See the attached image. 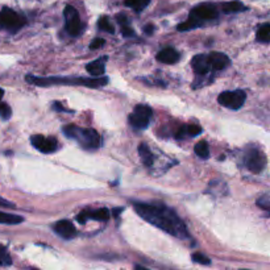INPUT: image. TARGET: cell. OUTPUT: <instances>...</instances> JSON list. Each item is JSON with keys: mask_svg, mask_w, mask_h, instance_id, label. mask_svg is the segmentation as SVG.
Returning <instances> with one entry per match:
<instances>
[{"mask_svg": "<svg viewBox=\"0 0 270 270\" xmlns=\"http://www.w3.org/2000/svg\"><path fill=\"white\" fill-rule=\"evenodd\" d=\"M136 212L145 221L153 224L172 236L178 237L181 240H187L190 235L187 232V227L182 221L181 218L170 207L161 203H143L133 202Z\"/></svg>", "mask_w": 270, "mask_h": 270, "instance_id": "cell-1", "label": "cell"}, {"mask_svg": "<svg viewBox=\"0 0 270 270\" xmlns=\"http://www.w3.org/2000/svg\"><path fill=\"white\" fill-rule=\"evenodd\" d=\"M26 82L36 86H51V85H78L86 87H100L108 83V78H38V76L26 75Z\"/></svg>", "mask_w": 270, "mask_h": 270, "instance_id": "cell-2", "label": "cell"}, {"mask_svg": "<svg viewBox=\"0 0 270 270\" xmlns=\"http://www.w3.org/2000/svg\"><path fill=\"white\" fill-rule=\"evenodd\" d=\"M64 133L66 137L78 141L85 149H98L100 147L101 139L99 133L91 128H79L76 125H66L64 127Z\"/></svg>", "mask_w": 270, "mask_h": 270, "instance_id": "cell-3", "label": "cell"}, {"mask_svg": "<svg viewBox=\"0 0 270 270\" xmlns=\"http://www.w3.org/2000/svg\"><path fill=\"white\" fill-rule=\"evenodd\" d=\"M25 24V17L15 12L13 9L4 7V8L0 11V29L16 32V30L22 29Z\"/></svg>", "mask_w": 270, "mask_h": 270, "instance_id": "cell-4", "label": "cell"}, {"mask_svg": "<svg viewBox=\"0 0 270 270\" xmlns=\"http://www.w3.org/2000/svg\"><path fill=\"white\" fill-rule=\"evenodd\" d=\"M153 118V110L145 104H137L135 111L129 115V124L136 129H145L148 128L149 123Z\"/></svg>", "mask_w": 270, "mask_h": 270, "instance_id": "cell-5", "label": "cell"}, {"mask_svg": "<svg viewBox=\"0 0 270 270\" xmlns=\"http://www.w3.org/2000/svg\"><path fill=\"white\" fill-rule=\"evenodd\" d=\"M246 100V93L243 90H233V91H223L218 97L219 104L227 107L229 110H240Z\"/></svg>", "mask_w": 270, "mask_h": 270, "instance_id": "cell-6", "label": "cell"}, {"mask_svg": "<svg viewBox=\"0 0 270 270\" xmlns=\"http://www.w3.org/2000/svg\"><path fill=\"white\" fill-rule=\"evenodd\" d=\"M65 19H66V30L70 36H79L83 30V25L79 20V13L73 5H66L64 11Z\"/></svg>", "mask_w": 270, "mask_h": 270, "instance_id": "cell-7", "label": "cell"}, {"mask_svg": "<svg viewBox=\"0 0 270 270\" xmlns=\"http://www.w3.org/2000/svg\"><path fill=\"white\" fill-rule=\"evenodd\" d=\"M245 165L249 172H252L253 174H260L265 169L266 158L261 150L253 148L245 154Z\"/></svg>", "mask_w": 270, "mask_h": 270, "instance_id": "cell-8", "label": "cell"}, {"mask_svg": "<svg viewBox=\"0 0 270 270\" xmlns=\"http://www.w3.org/2000/svg\"><path fill=\"white\" fill-rule=\"evenodd\" d=\"M110 210H107L106 207H101L98 210H83L79 215L76 216V220L80 224H85L89 219L98 220V221H107L110 219Z\"/></svg>", "mask_w": 270, "mask_h": 270, "instance_id": "cell-9", "label": "cell"}, {"mask_svg": "<svg viewBox=\"0 0 270 270\" xmlns=\"http://www.w3.org/2000/svg\"><path fill=\"white\" fill-rule=\"evenodd\" d=\"M190 16L198 19L199 22H206V20H212L218 17V11L212 4H200L198 7L191 9Z\"/></svg>", "mask_w": 270, "mask_h": 270, "instance_id": "cell-10", "label": "cell"}, {"mask_svg": "<svg viewBox=\"0 0 270 270\" xmlns=\"http://www.w3.org/2000/svg\"><path fill=\"white\" fill-rule=\"evenodd\" d=\"M54 232L58 235V236L64 237L65 240H70L76 235L75 227L73 225V223L70 220H59L54 224Z\"/></svg>", "mask_w": 270, "mask_h": 270, "instance_id": "cell-11", "label": "cell"}, {"mask_svg": "<svg viewBox=\"0 0 270 270\" xmlns=\"http://www.w3.org/2000/svg\"><path fill=\"white\" fill-rule=\"evenodd\" d=\"M208 62H210L212 72H220V70L227 68L231 61L228 58V55H225L224 53L212 51L208 54Z\"/></svg>", "mask_w": 270, "mask_h": 270, "instance_id": "cell-12", "label": "cell"}, {"mask_svg": "<svg viewBox=\"0 0 270 270\" xmlns=\"http://www.w3.org/2000/svg\"><path fill=\"white\" fill-rule=\"evenodd\" d=\"M191 66L194 69V72L198 75H207L211 72V66L208 62V55L207 54H198L195 55L191 61Z\"/></svg>", "mask_w": 270, "mask_h": 270, "instance_id": "cell-13", "label": "cell"}, {"mask_svg": "<svg viewBox=\"0 0 270 270\" xmlns=\"http://www.w3.org/2000/svg\"><path fill=\"white\" fill-rule=\"evenodd\" d=\"M157 59L166 65H173L177 64L179 61V53H178L174 48H164L162 50L158 51L157 54Z\"/></svg>", "mask_w": 270, "mask_h": 270, "instance_id": "cell-14", "label": "cell"}, {"mask_svg": "<svg viewBox=\"0 0 270 270\" xmlns=\"http://www.w3.org/2000/svg\"><path fill=\"white\" fill-rule=\"evenodd\" d=\"M106 62L107 57H100V58L95 59L94 62L86 66V70L93 76H101L106 72Z\"/></svg>", "mask_w": 270, "mask_h": 270, "instance_id": "cell-15", "label": "cell"}, {"mask_svg": "<svg viewBox=\"0 0 270 270\" xmlns=\"http://www.w3.org/2000/svg\"><path fill=\"white\" fill-rule=\"evenodd\" d=\"M37 149L40 152L45 153V154L54 153L55 150L58 149V141H57L54 137H45V136H44L43 141L38 145Z\"/></svg>", "mask_w": 270, "mask_h": 270, "instance_id": "cell-16", "label": "cell"}, {"mask_svg": "<svg viewBox=\"0 0 270 270\" xmlns=\"http://www.w3.org/2000/svg\"><path fill=\"white\" fill-rule=\"evenodd\" d=\"M139 154L140 158H141V162H143L145 166H148L150 168L154 162V156H153V153L150 152V149L145 143H141L139 145Z\"/></svg>", "mask_w": 270, "mask_h": 270, "instance_id": "cell-17", "label": "cell"}, {"mask_svg": "<svg viewBox=\"0 0 270 270\" xmlns=\"http://www.w3.org/2000/svg\"><path fill=\"white\" fill-rule=\"evenodd\" d=\"M24 221V218L19 215H12V214H7V212L0 211V224H8V225H15V224H20Z\"/></svg>", "mask_w": 270, "mask_h": 270, "instance_id": "cell-18", "label": "cell"}, {"mask_svg": "<svg viewBox=\"0 0 270 270\" xmlns=\"http://www.w3.org/2000/svg\"><path fill=\"white\" fill-rule=\"evenodd\" d=\"M245 9H246V7L241 1H239V0L228 1V3H224L223 4L224 13H237L241 12V11H245Z\"/></svg>", "mask_w": 270, "mask_h": 270, "instance_id": "cell-19", "label": "cell"}, {"mask_svg": "<svg viewBox=\"0 0 270 270\" xmlns=\"http://www.w3.org/2000/svg\"><path fill=\"white\" fill-rule=\"evenodd\" d=\"M256 37H257V41H260V43L269 44V41H270V24L269 23H265V24H262V25L258 26Z\"/></svg>", "mask_w": 270, "mask_h": 270, "instance_id": "cell-20", "label": "cell"}, {"mask_svg": "<svg viewBox=\"0 0 270 270\" xmlns=\"http://www.w3.org/2000/svg\"><path fill=\"white\" fill-rule=\"evenodd\" d=\"M203 23L199 22L198 19H195V17L190 16L187 22L179 24L177 29L179 30V32H185V30H190V29H194V28H198V26H200Z\"/></svg>", "mask_w": 270, "mask_h": 270, "instance_id": "cell-21", "label": "cell"}, {"mask_svg": "<svg viewBox=\"0 0 270 270\" xmlns=\"http://www.w3.org/2000/svg\"><path fill=\"white\" fill-rule=\"evenodd\" d=\"M194 150L200 158H203V160H206V158L210 157V148H208V144H207L206 141H199V143L195 145Z\"/></svg>", "mask_w": 270, "mask_h": 270, "instance_id": "cell-22", "label": "cell"}, {"mask_svg": "<svg viewBox=\"0 0 270 270\" xmlns=\"http://www.w3.org/2000/svg\"><path fill=\"white\" fill-rule=\"evenodd\" d=\"M149 1L150 0H125V5L135 9L136 12H141L149 4Z\"/></svg>", "mask_w": 270, "mask_h": 270, "instance_id": "cell-23", "label": "cell"}, {"mask_svg": "<svg viewBox=\"0 0 270 270\" xmlns=\"http://www.w3.org/2000/svg\"><path fill=\"white\" fill-rule=\"evenodd\" d=\"M98 26H99V29L103 30V32H107V33H114L115 28L114 25L111 24L110 20H108V17L103 16L99 19V22H98Z\"/></svg>", "mask_w": 270, "mask_h": 270, "instance_id": "cell-24", "label": "cell"}, {"mask_svg": "<svg viewBox=\"0 0 270 270\" xmlns=\"http://www.w3.org/2000/svg\"><path fill=\"white\" fill-rule=\"evenodd\" d=\"M12 265V258L9 256V253L7 252V249L0 245V266L3 268H7V266Z\"/></svg>", "mask_w": 270, "mask_h": 270, "instance_id": "cell-25", "label": "cell"}, {"mask_svg": "<svg viewBox=\"0 0 270 270\" xmlns=\"http://www.w3.org/2000/svg\"><path fill=\"white\" fill-rule=\"evenodd\" d=\"M191 258H193V261L196 262V264H200V265H210V264H211V260H210V258L207 257V256H204V254L199 253V252L193 253Z\"/></svg>", "mask_w": 270, "mask_h": 270, "instance_id": "cell-26", "label": "cell"}, {"mask_svg": "<svg viewBox=\"0 0 270 270\" xmlns=\"http://www.w3.org/2000/svg\"><path fill=\"white\" fill-rule=\"evenodd\" d=\"M202 127L198 125V124H189V125H186V132H187V135L191 136V137L199 136L202 133Z\"/></svg>", "mask_w": 270, "mask_h": 270, "instance_id": "cell-27", "label": "cell"}, {"mask_svg": "<svg viewBox=\"0 0 270 270\" xmlns=\"http://www.w3.org/2000/svg\"><path fill=\"white\" fill-rule=\"evenodd\" d=\"M12 116V110L8 104L5 103H0V118L3 120H8L9 118Z\"/></svg>", "mask_w": 270, "mask_h": 270, "instance_id": "cell-28", "label": "cell"}, {"mask_svg": "<svg viewBox=\"0 0 270 270\" xmlns=\"http://www.w3.org/2000/svg\"><path fill=\"white\" fill-rule=\"evenodd\" d=\"M257 206L261 207V208H264L265 211H269L270 210V198L269 195L265 194L262 195V196H260L257 200Z\"/></svg>", "mask_w": 270, "mask_h": 270, "instance_id": "cell-29", "label": "cell"}, {"mask_svg": "<svg viewBox=\"0 0 270 270\" xmlns=\"http://www.w3.org/2000/svg\"><path fill=\"white\" fill-rule=\"evenodd\" d=\"M104 44H106V41H104L103 38L97 37L95 40H94L93 43L90 44V49H93V50H97V49H99V48L103 47Z\"/></svg>", "mask_w": 270, "mask_h": 270, "instance_id": "cell-30", "label": "cell"}, {"mask_svg": "<svg viewBox=\"0 0 270 270\" xmlns=\"http://www.w3.org/2000/svg\"><path fill=\"white\" fill-rule=\"evenodd\" d=\"M122 34L124 37H133L135 36V30L132 29L128 24L127 25H122Z\"/></svg>", "mask_w": 270, "mask_h": 270, "instance_id": "cell-31", "label": "cell"}, {"mask_svg": "<svg viewBox=\"0 0 270 270\" xmlns=\"http://www.w3.org/2000/svg\"><path fill=\"white\" fill-rule=\"evenodd\" d=\"M116 20H118L120 25H127L128 24V17L124 13H119L118 16H116Z\"/></svg>", "mask_w": 270, "mask_h": 270, "instance_id": "cell-32", "label": "cell"}, {"mask_svg": "<svg viewBox=\"0 0 270 270\" xmlns=\"http://www.w3.org/2000/svg\"><path fill=\"white\" fill-rule=\"evenodd\" d=\"M53 110L58 111V112H69V111L62 106L61 101H54V103H53Z\"/></svg>", "mask_w": 270, "mask_h": 270, "instance_id": "cell-33", "label": "cell"}, {"mask_svg": "<svg viewBox=\"0 0 270 270\" xmlns=\"http://www.w3.org/2000/svg\"><path fill=\"white\" fill-rule=\"evenodd\" d=\"M144 32L148 34V36H152L153 32H154V26L150 25V24H148V25L144 26Z\"/></svg>", "mask_w": 270, "mask_h": 270, "instance_id": "cell-34", "label": "cell"}, {"mask_svg": "<svg viewBox=\"0 0 270 270\" xmlns=\"http://www.w3.org/2000/svg\"><path fill=\"white\" fill-rule=\"evenodd\" d=\"M0 206H7V207H15L12 204V203H9V202H7V200H4V199H1L0 198Z\"/></svg>", "mask_w": 270, "mask_h": 270, "instance_id": "cell-35", "label": "cell"}, {"mask_svg": "<svg viewBox=\"0 0 270 270\" xmlns=\"http://www.w3.org/2000/svg\"><path fill=\"white\" fill-rule=\"evenodd\" d=\"M3 97H4V90L0 89V100L3 99Z\"/></svg>", "mask_w": 270, "mask_h": 270, "instance_id": "cell-36", "label": "cell"}]
</instances>
